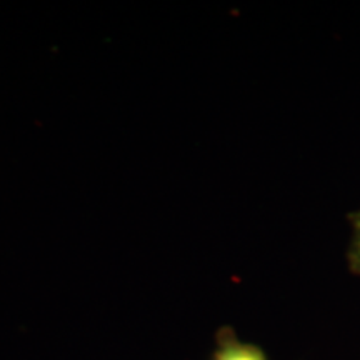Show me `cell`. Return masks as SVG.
<instances>
[{
  "instance_id": "6da1fadb",
  "label": "cell",
  "mask_w": 360,
  "mask_h": 360,
  "mask_svg": "<svg viewBox=\"0 0 360 360\" xmlns=\"http://www.w3.org/2000/svg\"><path fill=\"white\" fill-rule=\"evenodd\" d=\"M212 360H269L260 347L237 339L231 328L220 330Z\"/></svg>"
},
{
  "instance_id": "7a4b0ae2",
  "label": "cell",
  "mask_w": 360,
  "mask_h": 360,
  "mask_svg": "<svg viewBox=\"0 0 360 360\" xmlns=\"http://www.w3.org/2000/svg\"><path fill=\"white\" fill-rule=\"evenodd\" d=\"M349 220L352 224V240L347 250V262L355 276H360V209L350 214Z\"/></svg>"
}]
</instances>
